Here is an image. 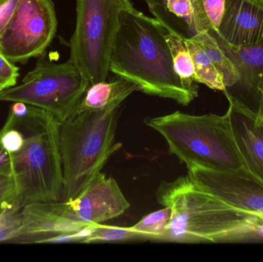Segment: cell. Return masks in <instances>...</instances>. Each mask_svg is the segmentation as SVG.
<instances>
[{
  "instance_id": "6",
  "label": "cell",
  "mask_w": 263,
  "mask_h": 262,
  "mask_svg": "<svg viewBox=\"0 0 263 262\" xmlns=\"http://www.w3.org/2000/svg\"><path fill=\"white\" fill-rule=\"evenodd\" d=\"M133 7L130 0H77L69 61L90 86L107 81L121 13Z\"/></svg>"
},
{
  "instance_id": "13",
  "label": "cell",
  "mask_w": 263,
  "mask_h": 262,
  "mask_svg": "<svg viewBox=\"0 0 263 262\" xmlns=\"http://www.w3.org/2000/svg\"><path fill=\"white\" fill-rule=\"evenodd\" d=\"M227 113L245 169L263 183V118L233 103Z\"/></svg>"
},
{
  "instance_id": "23",
  "label": "cell",
  "mask_w": 263,
  "mask_h": 262,
  "mask_svg": "<svg viewBox=\"0 0 263 262\" xmlns=\"http://www.w3.org/2000/svg\"><path fill=\"white\" fill-rule=\"evenodd\" d=\"M16 204L18 203L13 176L11 174L0 172V215Z\"/></svg>"
},
{
  "instance_id": "9",
  "label": "cell",
  "mask_w": 263,
  "mask_h": 262,
  "mask_svg": "<svg viewBox=\"0 0 263 262\" xmlns=\"http://www.w3.org/2000/svg\"><path fill=\"white\" fill-rule=\"evenodd\" d=\"M189 176L205 192L263 220V183L246 169L216 170L190 165Z\"/></svg>"
},
{
  "instance_id": "26",
  "label": "cell",
  "mask_w": 263,
  "mask_h": 262,
  "mask_svg": "<svg viewBox=\"0 0 263 262\" xmlns=\"http://www.w3.org/2000/svg\"><path fill=\"white\" fill-rule=\"evenodd\" d=\"M0 172L12 175L10 155L0 145Z\"/></svg>"
},
{
  "instance_id": "10",
  "label": "cell",
  "mask_w": 263,
  "mask_h": 262,
  "mask_svg": "<svg viewBox=\"0 0 263 262\" xmlns=\"http://www.w3.org/2000/svg\"><path fill=\"white\" fill-rule=\"evenodd\" d=\"M61 203L69 219L87 226L117 218L130 207L115 178L102 172L76 198Z\"/></svg>"
},
{
  "instance_id": "8",
  "label": "cell",
  "mask_w": 263,
  "mask_h": 262,
  "mask_svg": "<svg viewBox=\"0 0 263 262\" xmlns=\"http://www.w3.org/2000/svg\"><path fill=\"white\" fill-rule=\"evenodd\" d=\"M57 26L52 0H20L0 35V52L12 63H26L46 50Z\"/></svg>"
},
{
  "instance_id": "24",
  "label": "cell",
  "mask_w": 263,
  "mask_h": 262,
  "mask_svg": "<svg viewBox=\"0 0 263 262\" xmlns=\"http://www.w3.org/2000/svg\"><path fill=\"white\" fill-rule=\"evenodd\" d=\"M20 68L0 52V92L16 86Z\"/></svg>"
},
{
  "instance_id": "14",
  "label": "cell",
  "mask_w": 263,
  "mask_h": 262,
  "mask_svg": "<svg viewBox=\"0 0 263 262\" xmlns=\"http://www.w3.org/2000/svg\"><path fill=\"white\" fill-rule=\"evenodd\" d=\"M216 33L229 44H253L263 39V11L245 0H226Z\"/></svg>"
},
{
  "instance_id": "16",
  "label": "cell",
  "mask_w": 263,
  "mask_h": 262,
  "mask_svg": "<svg viewBox=\"0 0 263 262\" xmlns=\"http://www.w3.org/2000/svg\"><path fill=\"white\" fill-rule=\"evenodd\" d=\"M156 18L162 23L165 30V39L171 52L175 72L186 87H199L195 81L194 64L185 36L163 18L159 17Z\"/></svg>"
},
{
  "instance_id": "17",
  "label": "cell",
  "mask_w": 263,
  "mask_h": 262,
  "mask_svg": "<svg viewBox=\"0 0 263 262\" xmlns=\"http://www.w3.org/2000/svg\"><path fill=\"white\" fill-rule=\"evenodd\" d=\"M192 36L205 51L214 66L223 78L225 90L233 89L239 81L237 69L221 49L216 38L209 32H201L193 34Z\"/></svg>"
},
{
  "instance_id": "19",
  "label": "cell",
  "mask_w": 263,
  "mask_h": 262,
  "mask_svg": "<svg viewBox=\"0 0 263 262\" xmlns=\"http://www.w3.org/2000/svg\"><path fill=\"white\" fill-rule=\"evenodd\" d=\"M193 11L194 34L217 32L223 15L226 0H190Z\"/></svg>"
},
{
  "instance_id": "22",
  "label": "cell",
  "mask_w": 263,
  "mask_h": 262,
  "mask_svg": "<svg viewBox=\"0 0 263 262\" xmlns=\"http://www.w3.org/2000/svg\"><path fill=\"white\" fill-rule=\"evenodd\" d=\"M24 217L18 205H14L0 215V243H10L23 227Z\"/></svg>"
},
{
  "instance_id": "7",
  "label": "cell",
  "mask_w": 263,
  "mask_h": 262,
  "mask_svg": "<svg viewBox=\"0 0 263 262\" xmlns=\"http://www.w3.org/2000/svg\"><path fill=\"white\" fill-rule=\"evenodd\" d=\"M71 62H40L21 84L0 92V102H21L52 113L60 123L77 113L89 87Z\"/></svg>"
},
{
  "instance_id": "21",
  "label": "cell",
  "mask_w": 263,
  "mask_h": 262,
  "mask_svg": "<svg viewBox=\"0 0 263 262\" xmlns=\"http://www.w3.org/2000/svg\"><path fill=\"white\" fill-rule=\"evenodd\" d=\"M172 211L164 207L144 216L131 229L143 235L145 240L160 241L171 219Z\"/></svg>"
},
{
  "instance_id": "20",
  "label": "cell",
  "mask_w": 263,
  "mask_h": 262,
  "mask_svg": "<svg viewBox=\"0 0 263 262\" xmlns=\"http://www.w3.org/2000/svg\"><path fill=\"white\" fill-rule=\"evenodd\" d=\"M135 241H145V239L143 235L133 230L130 227H117L99 224L91 228L90 232L82 243L95 244Z\"/></svg>"
},
{
  "instance_id": "1",
  "label": "cell",
  "mask_w": 263,
  "mask_h": 262,
  "mask_svg": "<svg viewBox=\"0 0 263 262\" xmlns=\"http://www.w3.org/2000/svg\"><path fill=\"white\" fill-rule=\"evenodd\" d=\"M156 199L172 211L160 241L199 244L263 239L262 219L205 192L188 174L162 182Z\"/></svg>"
},
{
  "instance_id": "4",
  "label": "cell",
  "mask_w": 263,
  "mask_h": 262,
  "mask_svg": "<svg viewBox=\"0 0 263 262\" xmlns=\"http://www.w3.org/2000/svg\"><path fill=\"white\" fill-rule=\"evenodd\" d=\"M120 107L83 111L60 123L63 174L60 201L76 198L121 149L122 143H115Z\"/></svg>"
},
{
  "instance_id": "18",
  "label": "cell",
  "mask_w": 263,
  "mask_h": 262,
  "mask_svg": "<svg viewBox=\"0 0 263 262\" xmlns=\"http://www.w3.org/2000/svg\"><path fill=\"white\" fill-rule=\"evenodd\" d=\"M185 39L194 64L195 81L213 90L223 92L226 88L223 78L210 57L193 36L185 37Z\"/></svg>"
},
{
  "instance_id": "27",
  "label": "cell",
  "mask_w": 263,
  "mask_h": 262,
  "mask_svg": "<svg viewBox=\"0 0 263 262\" xmlns=\"http://www.w3.org/2000/svg\"><path fill=\"white\" fill-rule=\"evenodd\" d=\"M150 10L162 11L164 8L165 0H145Z\"/></svg>"
},
{
  "instance_id": "15",
  "label": "cell",
  "mask_w": 263,
  "mask_h": 262,
  "mask_svg": "<svg viewBox=\"0 0 263 262\" xmlns=\"http://www.w3.org/2000/svg\"><path fill=\"white\" fill-rule=\"evenodd\" d=\"M137 86L126 78L118 77L112 82H100L91 85L83 96L77 113L87 110H102L122 103L135 91Z\"/></svg>"
},
{
  "instance_id": "5",
  "label": "cell",
  "mask_w": 263,
  "mask_h": 262,
  "mask_svg": "<svg viewBox=\"0 0 263 262\" xmlns=\"http://www.w3.org/2000/svg\"><path fill=\"white\" fill-rule=\"evenodd\" d=\"M144 123L162 135L168 150L185 164L216 170L245 169L228 115H194L176 111Z\"/></svg>"
},
{
  "instance_id": "28",
  "label": "cell",
  "mask_w": 263,
  "mask_h": 262,
  "mask_svg": "<svg viewBox=\"0 0 263 262\" xmlns=\"http://www.w3.org/2000/svg\"><path fill=\"white\" fill-rule=\"evenodd\" d=\"M263 11V0H245Z\"/></svg>"
},
{
  "instance_id": "25",
  "label": "cell",
  "mask_w": 263,
  "mask_h": 262,
  "mask_svg": "<svg viewBox=\"0 0 263 262\" xmlns=\"http://www.w3.org/2000/svg\"><path fill=\"white\" fill-rule=\"evenodd\" d=\"M20 0H0V35L10 21Z\"/></svg>"
},
{
  "instance_id": "12",
  "label": "cell",
  "mask_w": 263,
  "mask_h": 262,
  "mask_svg": "<svg viewBox=\"0 0 263 262\" xmlns=\"http://www.w3.org/2000/svg\"><path fill=\"white\" fill-rule=\"evenodd\" d=\"M22 212L23 227L10 243H78V234L91 227L69 219L61 201L28 205Z\"/></svg>"
},
{
  "instance_id": "2",
  "label": "cell",
  "mask_w": 263,
  "mask_h": 262,
  "mask_svg": "<svg viewBox=\"0 0 263 262\" xmlns=\"http://www.w3.org/2000/svg\"><path fill=\"white\" fill-rule=\"evenodd\" d=\"M109 69L138 90L184 106L199 95V87H186L175 72L162 23L135 7L121 13Z\"/></svg>"
},
{
  "instance_id": "29",
  "label": "cell",
  "mask_w": 263,
  "mask_h": 262,
  "mask_svg": "<svg viewBox=\"0 0 263 262\" xmlns=\"http://www.w3.org/2000/svg\"><path fill=\"white\" fill-rule=\"evenodd\" d=\"M258 116H259V118H263V96L262 99V104H261L260 111H259V115H258Z\"/></svg>"
},
{
  "instance_id": "3",
  "label": "cell",
  "mask_w": 263,
  "mask_h": 262,
  "mask_svg": "<svg viewBox=\"0 0 263 262\" xmlns=\"http://www.w3.org/2000/svg\"><path fill=\"white\" fill-rule=\"evenodd\" d=\"M6 123L18 128L24 135L21 149L9 154L20 208L60 201L63 174L60 122L45 109L15 102Z\"/></svg>"
},
{
  "instance_id": "11",
  "label": "cell",
  "mask_w": 263,
  "mask_h": 262,
  "mask_svg": "<svg viewBox=\"0 0 263 262\" xmlns=\"http://www.w3.org/2000/svg\"><path fill=\"white\" fill-rule=\"evenodd\" d=\"M237 69L239 81L236 86L223 91L230 103L259 115L263 96V39L256 43L234 46L209 32Z\"/></svg>"
}]
</instances>
